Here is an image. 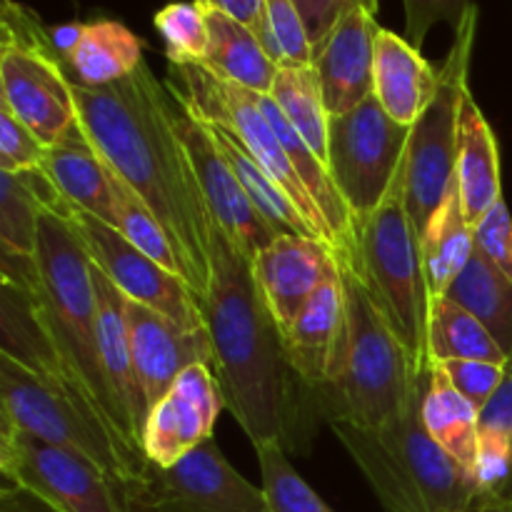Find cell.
I'll return each mask as SVG.
<instances>
[{
    "mask_svg": "<svg viewBox=\"0 0 512 512\" xmlns=\"http://www.w3.org/2000/svg\"><path fill=\"white\" fill-rule=\"evenodd\" d=\"M63 220L73 225L90 260L113 280L125 298L165 315L170 323L183 330L205 328L203 303L195 298L185 280L135 248L118 228L103 223L95 215L83 213L75 205H70Z\"/></svg>",
    "mask_w": 512,
    "mask_h": 512,
    "instance_id": "5bb4252c",
    "label": "cell"
},
{
    "mask_svg": "<svg viewBox=\"0 0 512 512\" xmlns=\"http://www.w3.org/2000/svg\"><path fill=\"white\" fill-rule=\"evenodd\" d=\"M0 103L45 145H58L78 125L75 85L50 40V28L18 0L0 8Z\"/></svg>",
    "mask_w": 512,
    "mask_h": 512,
    "instance_id": "52a82bcc",
    "label": "cell"
},
{
    "mask_svg": "<svg viewBox=\"0 0 512 512\" xmlns=\"http://www.w3.org/2000/svg\"><path fill=\"white\" fill-rule=\"evenodd\" d=\"M420 248H423L430 293H433V298L445 295V290L463 273V268L475 253L473 225L465 213L458 180L450 183L448 195L433 213L430 223L425 225L423 235H420Z\"/></svg>",
    "mask_w": 512,
    "mask_h": 512,
    "instance_id": "4316f807",
    "label": "cell"
},
{
    "mask_svg": "<svg viewBox=\"0 0 512 512\" xmlns=\"http://www.w3.org/2000/svg\"><path fill=\"white\" fill-rule=\"evenodd\" d=\"M265 18L283 55V65H313V40L293 0H265Z\"/></svg>",
    "mask_w": 512,
    "mask_h": 512,
    "instance_id": "74e56055",
    "label": "cell"
},
{
    "mask_svg": "<svg viewBox=\"0 0 512 512\" xmlns=\"http://www.w3.org/2000/svg\"><path fill=\"white\" fill-rule=\"evenodd\" d=\"M203 318L213 345L215 383L253 445L283 443L290 435V375L283 330L275 323L253 260L213 220L210 285Z\"/></svg>",
    "mask_w": 512,
    "mask_h": 512,
    "instance_id": "7a4b0ae2",
    "label": "cell"
},
{
    "mask_svg": "<svg viewBox=\"0 0 512 512\" xmlns=\"http://www.w3.org/2000/svg\"><path fill=\"white\" fill-rule=\"evenodd\" d=\"M480 430H495V433L512 438V365L508 363L503 383L495 390L493 398L480 410Z\"/></svg>",
    "mask_w": 512,
    "mask_h": 512,
    "instance_id": "f6af8a7d",
    "label": "cell"
},
{
    "mask_svg": "<svg viewBox=\"0 0 512 512\" xmlns=\"http://www.w3.org/2000/svg\"><path fill=\"white\" fill-rule=\"evenodd\" d=\"M45 148L28 125L15 118L8 105L0 103V173H23V170L43 168Z\"/></svg>",
    "mask_w": 512,
    "mask_h": 512,
    "instance_id": "f35d334b",
    "label": "cell"
},
{
    "mask_svg": "<svg viewBox=\"0 0 512 512\" xmlns=\"http://www.w3.org/2000/svg\"><path fill=\"white\" fill-rule=\"evenodd\" d=\"M460 198L470 225H478L488 210L503 198V180H500V150L493 128L468 93L460 113V140L458 163H455Z\"/></svg>",
    "mask_w": 512,
    "mask_h": 512,
    "instance_id": "cb8c5ba5",
    "label": "cell"
},
{
    "mask_svg": "<svg viewBox=\"0 0 512 512\" xmlns=\"http://www.w3.org/2000/svg\"><path fill=\"white\" fill-rule=\"evenodd\" d=\"M405 5V38L415 48H423L425 38L438 23L458 28L465 13L473 8V0H403Z\"/></svg>",
    "mask_w": 512,
    "mask_h": 512,
    "instance_id": "ab89813d",
    "label": "cell"
},
{
    "mask_svg": "<svg viewBox=\"0 0 512 512\" xmlns=\"http://www.w3.org/2000/svg\"><path fill=\"white\" fill-rule=\"evenodd\" d=\"M225 400L208 365L185 370L170 393L150 408L140 448L148 463L170 468L183 455L213 438Z\"/></svg>",
    "mask_w": 512,
    "mask_h": 512,
    "instance_id": "2e32d148",
    "label": "cell"
},
{
    "mask_svg": "<svg viewBox=\"0 0 512 512\" xmlns=\"http://www.w3.org/2000/svg\"><path fill=\"white\" fill-rule=\"evenodd\" d=\"M258 455L263 490L273 512H335L303 480L285 455L283 443L253 445Z\"/></svg>",
    "mask_w": 512,
    "mask_h": 512,
    "instance_id": "d6a6232c",
    "label": "cell"
},
{
    "mask_svg": "<svg viewBox=\"0 0 512 512\" xmlns=\"http://www.w3.org/2000/svg\"><path fill=\"white\" fill-rule=\"evenodd\" d=\"M165 85L203 123L228 130L268 170L270 178L293 198L303 218L333 245L328 223H325L318 205L313 203L310 193L305 190L303 180L295 173L278 133L270 125L263 105H260L258 93H250V90L240 88V85L218 78L205 65H170Z\"/></svg>",
    "mask_w": 512,
    "mask_h": 512,
    "instance_id": "30bf717a",
    "label": "cell"
},
{
    "mask_svg": "<svg viewBox=\"0 0 512 512\" xmlns=\"http://www.w3.org/2000/svg\"><path fill=\"white\" fill-rule=\"evenodd\" d=\"M90 273H93L95 298H98V345L100 358H103L105 378L110 390L120 405L125 425H128L130 440L135 448L143 453L140 440H143L145 420H148V403L140 390L138 375L133 363V343H130V323H128V298L113 285V280L90 260ZM145 458V455H143Z\"/></svg>",
    "mask_w": 512,
    "mask_h": 512,
    "instance_id": "44dd1931",
    "label": "cell"
},
{
    "mask_svg": "<svg viewBox=\"0 0 512 512\" xmlns=\"http://www.w3.org/2000/svg\"><path fill=\"white\" fill-rule=\"evenodd\" d=\"M43 208L23 180L0 173V248L38 255V233Z\"/></svg>",
    "mask_w": 512,
    "mask_h": 512,
    "instance_id": "d590c367",
    "label": "cell"
},
{
    "mask_svg": "<svg viewBox=\"0 0 512 512\" xmlns=\"http://www.w3.org/2000/svg\"><path fill=\"white\" fill-rule=\"evenodd\" d=\"M270 98L280 105L300 138L328 165L330 113L325 105L320 78L313 65H283L275 75Z\"/></svg>",
    "mask_w": 512,
    "mask_h": 512,
    "instance_id": "1f68e13d",
    "label": "cell"
},
{
    "mask_svg": "<svg viewBox=\"0 0 512 512\" xmlns=\"http://www.w3.org/2000/svg\"><path fill=\"white\" fill-rule=\"evenodd\" d=\"M345 283L343 275H330L308 300L298 318L283 333L285 355L295 378L313 393L335 378L345 345Z\"/></svg>",
    "mask_w": 512,
    "mask_h": 512,
    "instance_id": "ffe728a7",
    "label": "cell"
},
{
    "mask_svg": "<svg viewBox=\"0 0 512 512\" xmlns=\"http://www.w3.org/2000/svg\"><path fill=\"white\" fill-rule=\"evenodd\" d=\"M423 423L435 443L473 475L475 460H478L480 410L453 388L440 365H430V383L423 400Z\"/></svg>",
    "mask_w": 512,
    "mask_h": 512,
    "instance_id": "83f0119b",
    "label": "cell"
},
{
    "mask_svg": "<svg viewBox=\"0 0 512 512\" xmlns=\"http://www.w3.org/2000/svg\"><path fill=\"white\" fill-rule=\"evenodd\" d=\"M80 35H83V23H68V25H55V28H50V40H53L55 50H58L63 60L73 53Z\"/></svg>",
    "mask_w": 512,
    "mask_h": 512,
    "instance_id": "7dc6e473",
    "label": "cell"
},
{
    "mask_svg": "<svg viewBox=\"0 0 512 512\" xmlns=\"http://www.w3.org/2000/svg\"><path fill=\"white\" fill-rule=\"evenodd\" d=\"M448 360H485V363L508 365L510 358L503 353L493 335L468 310L455 300L435 295L430 300L428 318V363H448Z\"/></svg>",
    "mask_w": 512,
    "mask_h": 512,
    "instance_id": "4dcf8cb0",
    "label": "cell"
},
{
    "mask_svg": "<svg viewBox=\"0 0 512 512\" xmlns=\"http://www.w3.org/2000/svg\"><path fill=\"white\" fill-rule=\"evenodd\" d=\"M475 488H478L480 503L493 500H512V438L495 433V430H480L478 460L473 468Z\"/></svg>",
    "mask_w": 512,
    "mask_h": 512,
    "instance_id": "8d00e7d4",
    "label": "cell"
},
{
    "mask_svg": "<svg viewBox=\"0 0 512 512\" xmlns=\"http://www.w3.org/2000/svg\"><path fill=\"white\" fill-rule=\"evenodd\" d=\"M430 373L400 415L378 428L330 423L383 512H473L480 505L475 480L445 453L423 423Z\"/></svg>",
    "mask_w": 512,
    "mask_h": 512,
    "instance_id": "3957f363",
    "label": "cell"
},
{
    "mask_svg": "<svg viewBox=\"0 0 512 512\" xmlns=\"http://www.w3.org/2000/svg\"><path fill=\"white\" fill-rule=\"evenodd\" d=\"M153 25L165 43L170 65H203L208 53V20L195 0L168 3L153 15Z\"/></svg>",
    "mask_w": 512,
    "mask_h": 512,
    "instance_id": "e575fe53",
    "label": "cell"
},
{
    "mask_svg": "<svg viewBox=\"0 0 512 512\" xmlns=\"http://www.w3.org/2000/svg\"><path fill=\"white\" fill-rule=\"evenodd\" d=\"M38 265L40 288L30 298L35 300L50 340L73 373L78 388L83 390L85 400L98 410L115 438L130 455L145 460L130 440L118 400L105 378L98 345V298L90 273V255L73 225L45 210L40 215Z\"/></svg>",
    "mask_w": 512,
    "mask_h": 512,
    "instance_id": "277c9868",
    "label": "cell"
},
{
    "mask_svg": "<svg viewBox=\"0 0 512 512\" xmlns=\"http://www.w3.org/2000/svg\"><path fill=\"white\" fill-rule=\"evenodd\" d=\"M0 423L93 460L123 493L145 460L123 448L93 408L65 385L48 383L0 355Z\"/></svg>",
    "mask_w": 512,
    "mask_h": 512,
    "instance_id": "ba28073f",
    "label": "cell"
},
{
    "mask_svg": "<svg viewBox=\"0 0 512 512\" xmlns=\"http://www.w3.org/2000/svg\"><path fill=\"white\" fill-rule=\"evenodd\" d=\"M445 298L480 320L512 360V280L475 250L463 273L450 283Z\"/></svg>",
    "mask_w": 512,
    "mask_h": 512,
    "instance_id": "f1b7e54d",
    "label": "cell"
},
{
    "mask_svg": "<svg viewBox=\"0 0 512 512\" xmlns=\"http://www.w3.org/2000/svg\"><path fill=\"white\" fill-rule=\"evenodd\" d=\"M208 20V53L203 65L228 83L258 95H270L280 65L270 60L258 35L220 10L205 8Z\"/></svg>",
    "mask_w": 512,
    "mask_h": 512,
    "instance_id": "d4e9b609",
    "label": "cell"
},
{
    "mask_svg": "<svg viewBox=\"0 0 512 512\" xmlns=\"http://www.w3.org/2000/svg\"><path fill=\"white\" fill-rule=\"evenodd\" d=\"M473 243L478 253H483L500 273L512 280V215L505 198H500L475 225Z\"/></svg>",
    "mask_w": 512,
    "mask_h": 512,
    "instance_id": "b9f144b4",
    "label": "cell"
},
{
    "mask_svg": "<svg viewBox=\"0 0 512 512\" xmlns=\"http://www.w3.org/2000/svg\"><path fill=\"white\" fill-rule=\"evenodd\" d=\"M438 80L440 70L430 65L408 38L380 28L375 38L373 95L395 123L413 128L433 103Z\"/></svg>",
    "mask_w": 512,
    "mask_h": 512,
    "instance_id": "7402d4cb",
    "label": "cell"
},
{
    "mask_svg": "<svg viewBox=\"0 0 512 512\" xmlns=\"http://www.w3.org/2000/svg\"><path fill=\"white\" fill-rule=\"evenodd\" d=\"M378 15L358 8L345 15L313 50V68L320 78L330 118L350 113L373 95Z\"/></svg>",
    "mask_w": 512,
    "mask_h": 512,
    "instance_id": "d6986e66",
    "label": "cell"
},
{
    "mask_svg": "<svg viewBox=\"0 0 512 512\" xmlns=\"http://www.w3.org/2000/svg\"><path fill=\"white\" fill-rule=\"evenodd\" d=\"M410 130L395 123L375 95L330 118L328 168L355 220L373 213L390 193L403 168Z\"/></svg>",
    "mask_w": 512,
    "mask_h": 512,
    "instance_id": "7c38bea8",
    "label": "cell"
},
{
    "mask_svg": "<svg viewBox=\"0 0 512 512\" xmlns=\"http://www.w3.org/2000/svg\"><path fill=\"white\" fill-rule=\"evenodd\" d=\"M203 8L220 10V13L230 15L238 23L248 25L255 35H258L260 45L265 48V53L270 55L275 65H283V55H280L278 43H275L273 33L268 28V18H265V0H195Z\"/></svg>",
    "mask_w": 512,
    "mask_h": 512,
    "instance_id": "ee69618b",
    "label": "cell"
},
{
    "mask_svg": "<svg viewBox=\"0 0 512 512\" xmlns=\"http://www.w3.org/2000/svg\"><path fill=\"white\" fill-rule=\"evenodd\" d=\"M338 268L333 245L303 235H280L253 260L255 283L283 333Z\"/></svg>",
    "mask_w": 512,
    "mask_h": 512,
    "instance_id": "e0dca14e",
    "label": "cell"
},
{
    "mask_svg": "<svg viewBox=\"0 0 512 512\" xmlns=\"http://www.w3.org/2000/svg\"><path fill=\"white\" fill-rule=\"evenodd\" d=\"M130 343L140 390L148 410L170 393L175 380L193 365H213L208 328L183 330L165 315L128 300Z\"/></svg>",
    "mask_w": 512,
    "mask_h": 512,
    "instance_id": "ac0fdd59",
    "label": "cell"
},
{
    "mask_svg": "<svg viewBox=\"0 0 512 512\" xmlns=\"http://www.w3.org/2000/svg\"><path fill=\"white\" fill-rule=\"evenodd\" d=\"M143 58V43L120 20L98 18L83 23V35L65 58L70 80L85 88H105L130 78Z\"/></svg>",
    "mask_w": 512,
    "mask_h": 512,
    "instance_id": "484cf974",
    "label": "cell"
},
{
    "mask_svg": "<svg viewBox=\"0 0 512 512\" xmlns=\"http://www.w3.org/2000/svg\"><path fill=\"white\" fill-rule=\"evenodd\" d=\"M110 170V168H108ZM110 188H113V200H115V215H118V230L135 245V248L143 250L148 258H153L155 263H160L163 268H168L170 273H175L180 278V265L178 255H175L173 243L165 235L163 225L155 220V215L150 213L148 205L118 178V175L110 170Z\"/></svg>",
    "mask_w": 512,
    "mask_h": 512,
    "instance_id": "836d02e7",
    "label": "cell"
},
{
    "mask_svg": "<svg viewBox=\"0 0 512 512\" xmlns=\"http://www.w3.org/2000/svg\"><path fill=\"white\" fill-rule=\"evenodd\" d=\"M340 275L348 318L343 355L335 378L313 395L328 423L378 428L403 413L430 368L413 363L360 275L348 265H340Z\"/></svg>",
    "mask_w": 512,
    "mask_h": 512,
    "instance_id": "5b68a950",
    "label": "cell"
},
{
    "mask_svg": "<svg viewBox=\"0 0 512 512\" xmlns=\"http://www.w3.org/2000/svg\"><path fill=\"white\" fill-rule=\"evenodd\" d=\"M473 512H512V500H493V503H480Z\"/></svg>",
    "mask_w": 512,
    "mask_h": 512,
    "instance_id": "c3c4849f",
    "label": "cell"
},
{
    "mask_svg": "<svg viewBox=\"0 0 512 512\" xmlns=\"http://www.w3.org/2000/svg\"><path fill=\"white\" fill-rule=\"evenodd\" d=\"M355 240L358 258L353 270L373 295L375 305L413 363L428 370V318L433 293L425 273L420 235L405 205L403 168L383 203L355 223Z\"/></svg>",
    "mask_w": 512,
    "mask_h": 512,
    "instance_id": "8992f818",
    "label": "cell"
},
{
    "mask_svg": "<svg viewBox=\"0 0 512 512\" xmlns=\"http://www.w3.org/2000/svg\"><path fill=\"white\" fill-rule=\"evenodd\" d=\"M125 505L130 512H273L265 490L228 463L215 438L170 468L145 460L125 488Z\"/></svg>",
    "mask_w": 512,
    "mask_h": 512,
    "instance_id": "8fae6325",
    "label": "cell"
},
{
    "mask_svg": "<svg viewBox=\"0 0 512 512\" xmlns=\"http://www.w3.org/2000/svg\"><path fill=\"white\" fill-rule=\"evenodd\" d=\"M75 103L90 143L163 225L178 255L180 278L203 303L210 285L213 218L175 128L168 85L143 63L130 78L105 88L75 85Z\"/></svg>",
    "mask_w": 512,
    "mask_h": 512,
    "instance_id": "6da1fadb",
    "label": "cell"
},
{
    "mask_svg": "<svg viewBox=\"0 0 512 512\" xmlns=\"http://www.w3.org/2000/svg\"><path fill=\"white\" fill-rule=\"evenodd\" d=\"M43 170L75 208L118 228L110 170L85 135L80 120L58 145L48 148Z\"/></svg>",
    "mask_w": 512,
    "mask_h": 512,
    "instance_id": "603a6c76",
    "label": "cell"
},
{
    "mask_svg": "<svg viewBox=\"0 0 512 512\" xmlns=\"http://www.w3.org/2000/svg\"><path fill=\"white\" fill-rule=\"evenodd\" d=\"M173 95V93H170ZM173 115L175 128L188 148L190 163H193L195 178L203 190L205 205L210 210V218L223 228V233L255 260L260 250L268 248L275 238H280L268 220L258 213L253 200L248 198L245 188L240 185L238 175L233 173L230 163L225 160L213 128L198 118L193 110L185 108L173 95Z\"/></svg>",
    "mask_w": 512,
    "mask_h": 512,
    "instance_id": "9a60e30c",
    "label": "cell"
},
{
    "mask_svg": "<svg viewBox=\"0 0 512 512\" xmlns=\"http://www.w3.org/2000/svg\"><path fill=\"white\" fill-rule=\"evenodd\" d=\"M0 473L60 512H130L118 485L85 455L0 423Z\"/></svg>",
    "mask_w": 512,
    "mask_h": 512,
    "instance_id": "4fadbf2b",
    "label": "cell"
},
{
    "mask_svg": "<svg viewBox=\"0 0 512 512\" xmlns=\"http://www.w3.org/2000/svg\"><path fill=\"white\" fill-rule=\"evenodd\" d=\"M438 365L445 370L453 388L463 393L478 410L488 405L508 373V365L485 363V360H448Z\"/></svg>",
    "mask_w": 512,
    "mask_h": 512,
    "instance_id": "60d3db41",
    "label": "cell"
},
{
    "mask_svg": "<svg viewBox=\"0 0 512 512\" xmlns=\"http://www.w3.org/2000/svg\"><path fill=\"white\" fill-rule=\"evenodd\" d=\"M480 8L465 13L463 23L455 28L453 45L448 58L440 65L438 93L433 103L423 113V118L413 125L403 160V188L405 205L418 235H423L435 210L448 195L450 183L455 180V163H458L460 140V113L470 93L468 75L470 58H473L475 35H478Z\"/></svg>",
    "mask_w": 512,
    "mask_h": 512,
    "instance_id": "9c48e42d",
    "label": "cell"
},
{
    "mask_svg": "<svg viewBox=\"0 0 512 512\" xmlns=\"http://www.w3.org/2000/svg\"><path fill=\"white\" fill-rule=\"evenodd\" d=\"M298 5L300 15L305 20L310 40H313V50L328 38L330 30L340 23L353 10L365 8L370 13L378 15L380 0H293Z\"/></svg>",
    "mask_w": 512,
    "mask_h": 512,
    "instance_id": "7bdbcfd3",
    "label": "cell"
},
{
    "mask_svg": "<svg viewBox=\"0 0 512 512\" xmlns=\"http://www.w3.org/2000/svg\"><path fill=\"white\" fill-rule=\"evenodd\" d=\"M0 512H60L58 508L43 500L40 495L30 493V490L20 488L5 480L3 490H0Z\"/></svg>",
    "mask_w": 512,
    "mask_h": 512,
    "instance_id": "bcb514c9",
    "label": "cell"
},
{
    "mask_svg": "<svg viewBox=\"0 0 512 512\" xmlns=\"http://www.w3.org/2000/svg\"><path fill=\"white\" fill-rule=\"evenodd\" d=\"M213 128V125H210ZM215 140H218L220 150H223L225 160L230 163L233 173L238 175L240 185L245 188L248 198L253 200V205L258 208V213L263 215L270 223V228L278 235H303V238H315L325 240L308 220L303 218V213L298 210V205L293 203L288 193L270 178L268 170L223 128H213ZM328 243V240H325Z\"/></svg>",
    "mask_w": 512,
    "mask_h": 512,
    "instance_id": "f546056e",
    "label": "cell"
}]
</instances>
